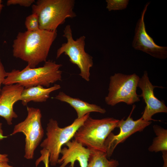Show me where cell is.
Returning a JSON list of instances; mask_svg holds the SVG:
<instances>
[{
	"instance_id": "obj_16",
	"label": "cell",
	"mask_w": 167,
	"mask_h": 167,
	"mask_svg": "<svg viewBox=\"0 0 167 167\" xmlns=\"http://www.w3.org/2000/svg\"><path fill=\"white\" fill-rule=\"evenodd\" d=\"M119 165L118 161L109 160L106 153L91 150L87 167H117Z\"/></svg>"
},
{
	"instance_id": "obj_10",
	"label": "cell",
	"mask_w": 167,
	"mask_h": 167,
	"mask_svg": "<svg viewBox=\"0 0 167 167\" xmlns=\"http://www.w3.org/2000/svg\"><path fill=\"white\" fill-rule=\"evenodd\" d=\"M150 3L148 2L145 5L137 22L132 46L135 49L142 51L156 58L165 59L167 57V47L156 45L146 30L144 17Z\"/></svg>"
},
{
	"instance_id": "obj_11",
	"label": "cell",
	"mask_w": 167,
	"mask_h": 167,
	"mask_svg": "<svg viewBox=\"0 0 167 167\" xmlns=\"http://www.w3.org/2000/svg\"><path fill=\"white\" fill-rule=\"evenodd\" d=\"M137 87L142 91L139 96L143 98L146 104L142 117L143 120L147 121L154 120L152 118V117L155 114L167 113V107L165 105L155 96L154 93L155 88L163 87L153 85L149 80L146 71L144 72L143 75L139 78Z\"/></svg>"
},
{
	"instance_id": "obj_13",
	"label": "cell",
	"mask_w": 167,
	"mask_h": 167,
	"mask_svg": "<svg viewBox=\"0 0 167 167\" xmlns=\"http://www.w3.org/2000/svg\"><path fill=\"white\" fill-rule=\"evenodd\" d=\"M65 145L67 147L61 149L62 156L58 161V163L61 164L59 167H65L69 163L70 167H74L76 161L79 162L80 167H87L91 150L75 139L69 141Z\"/></svg>"
},
{
	"instance_id": "obj_7",
	"label": "cell",
	"mask_w": 167,
	"mask_h": 167,
	"mask_svg": "<svg viewBox=\"0 0 167 167\" xmlns=\"http://www.w3.org/2000/svg\"><path fill=\"white\" fill-rule=\"evenodd\" d=\"M139 76L135 73L127 75L115 73L110 78L109 92L105 101L114 106L120 102L131 105L140 101L136 90Z\"/></svg>"
},
{
	"instance_id": "obj_17",
	"label": "cell",
	"mask_w": 167,
	"mask_h": 167,
	"mask_svg": "<svg viewBox=\"0 0 167 167\" xmlns=\"http://www.w3.org/2000/svg\"><path fill=\"white\" fill-rule=\"evenodd\" d=\"M153 127L156 136L154 138L148 151L155 152L167 151V130L156 125Z\"/></svg>"
},
{
	"instance_id": "obj_18",
	"label": "cell",
	"mask_w": 167,
	"mask_h": 167,
	"mask_svg": "<svg viewBox=\"0 0 167 167\" xmlns=\"http://www.w3.org/2000/svg\"><path fill=\"white\" fill-rule=\"evenodd\" d=\"M25 24L27 31H34L40 29L38 17L35 13H32L26 17Z\"/></svg>"
},
{
	"instance_id": "obj_26",
	"label": "cell",
	"mask_w": 167,
	"mask_h": 167,
	"mask_svg": "<svg viewBox=\"0 0 167 167\" xmlns=\"http://www.w3.org/2000/svg\"><path fill=\"white\" fill-rule=\"evenodd\" d=\"M2 1L1 0H0V15L2 9V8L3 7V5L2 3Z\"/></svg>"
},
{
	"instance_id": "obj_8",
	"label": "cell",
	"mask_w": 167,
	"mask_h": 167,
	"mask_svg": "<svg viewBox=\"0 0 167 167\" xmlns=\"http://www.w3.org/2000/svg\"><path fill=\"white\" fill-rule=\"evenodd\" d=\"M27 116L24 120L15 125L11 135L19 132L25 135L24 157L28 159L33 158L34 151L40 143L44 135L41 122L42 114L38 108L28 107Z\"/></svg>"
},
{
	"instance_id": "obj_5",
	"label": "cell",
	"mask_w": 167,
	"mask_h": 167,
	"mask_svg": "<svg viewBox=\"0 0 167 167\" xmlns=\"http://www.w3.org/2000/svg\"><path fill=\"white\" fill-rule=\"evenodd\" d=\"M89 116L88 113L81 118H77L71 124L63 128L59 127L56 120H49L46 129L47 137L40 146L49 152L52 166L58 164L62 146L74 137L77 131Z\"/></svg>"
},
{
	"instance_id": "obj_24",
	"label": "cell",
	"mask_w": 167,
	"mask_h": 167,
	"mask_svg": "<svg viewBox=\"0 0 167 167\" xmlns=\"http://www.w3.org/2000/svg\"><path fill=\"white\" fill-rule=\"evenodd\" d=\"M164 164L162 167H167V151L162 152Z\"/></svg>"
},
{
	"instance_id": "obj_25",
	"label": "cell",
	"mask_w": 167,
	"mask_h": 167,
	"mask_svg": "<svg viewBox=\"0 0 167 167\" xmlns=\"http://www.w3.org/2000/svg\"><path fill=\"white\" fill-rule=\"evenodd\" d=\"M7 161H0V167H13L9 165Z\"/></svg>"
},
{
	"instance_id": "obj_15",
	"label": "cell",
	"mask_w": 167,
	"mask_h": 167,
	"mask_svg": "<svg viewBox=\"0 0 167 167\" xmlns=\"http://www.w3.org/2000/svg\"><path fill=\"white\" fill-rule=\"evenodd\" d=\"M60 85L54 84L52 87L45 88L38 85L27 88H24L21 96L20 100L24 106L27 105L31 101L43 102L49 97L51 92L60 89Z\"/></svg>"
},
{
	"instance_id": "obj_23",
	"label": "cell",
	"mask_w": 167,
	"mask_h": 167,
	"mask_svg": "<svg viewBox=\"0 0 167 167\" xmlns=\"http://www.w3.org/2000/svg\"><path fill=\"white\" fill-rule=\"evenodd\" d=\"M2 123H0V140L6 138L7 136L3 135V131L2 129ZM8 155L6 154H0V161L8 162L9 159L7 157Z\"/></svg>"
},
{
	"instance_id": "obj_14",
	"label": "cell",
	"mask_w": 167,
	"mask_h": 167,
	"mask_svg": "<svg viewBox=\"0 0 167 167\" xmlns=\"http://www.w3.org/2000/svg\"><path fill=\"white\" fill-rule=\"evenodd\" d=\"M54 98L68 103L74 108L77 112L78 118H81L92 112H98L102 114L106 112L105 109L100 106L90 104L79 98L71 97L62 92H60Z\"/></svg>"
},
{
	"instance_id": "obj_20",
	"label": "cell",
	"mask_w": 167,
	"mask_h": 167,
	"mask_svg": "<svg viewBox=\"0 0 167 167\" xmlns=\"http://www.w3.org/2000/svg\"><path fill=\"white\" fill-rule=\"evenodd\" d=\"M41 156L36 160V166L37 167L39 163L41 161L45 164V167H49V154L48 151L45 149L43 148L40 151Z\"/></svg>"
},
{
	"instance_id": "obj_2",
	"label": "cell",
	"mask_w": 167,
	"mask_h": 167,
	"mask_svg": "<svg viewBox=\"0 0 167 167\" xmlns=\"http://www.w3.org/2000/svg\"><path fill=\"white\" fill-rule=\"evenodd\" d=\"M61 64L48 60L43 66L31 68L27 66L22 70L14 69L7 72L6 76L2 84L4 85L18 84L24 88L41 85L49 87L51 84L62 79Z\"/></svg>"
},
{
	"instance_id": "obj_3",
	"label": "cell",
	"mask_w": 167,
	"mask_h": 167,
	"mask_svg": "<svg viewBox=\"0 0 167 167\" xmlns=\"http://www.w3.org/2000/svg\"><path fill=\"white\" fill-rule=\"evenodd\" d=\"M75 3L74 0H38L32 5V12L38 16L40 29L56 31L66 19L76 16Z\"/></svg>"
},
{
	"instance_id": "obj_9",
	"label": "cell",
	"mask_w": 167,
	"mask_h": 167,
	"mask_svg": "<svg viewBox=\"0 0 167 167\" xmlns=\"http://www.w3.org/2000/svg\"><path fill=\"white\" fill-rule=\"evenodd\" d=\"M135 107V105H133L129 116L126 120L123 118L119 120L117 126V127L119 128L120 130L119 133L115 135L111 132L106 139L105 145L107 157L112 156L118 144L123 142L134 133L142 131L151 123V121H145L142 117L136 120H133L131 115Z\"/></svg>"
},
{
	"instance_id": "obj_21",
	"label": "cell",
	"mask_w": 167,
	"mask_h": 167,
	"mask_svg": "<svg viewBox=\"0 0 167 167\" xmlns=\"http://www.w3.org/2000/svg\"><path fill=\"white\" fill-rule=\"evenodd\" d=\"M34 0H8L6 2L7 6L19 5L21 6L29 7L35 2Z\"/></svg>"
},
{
	"instance_id": "obj_19",
	"label": "cell",
	"mask_w": 167,
	"mask_h": 167,
	"mask_svg": "<svg viewBox=\"0 0 167 167\" xmlns=\"http://www.w3.org/2000/svg\"><path fill=\"white\" fill-rule=\"evenodd\" d=\"M106 8L109 11L122 10L126 9L128 4V0H106Z\"/></svg>"
},
{
	"instance_id": "obj_4",
	"label": "cell",
	"mask_w": 167,
	"mask_h": 167,
	"mask_svg": "<svg viewBox=\"0 0 167 167\" xmlns=\"http://www.w3.org/2000/svg\"><path fill=\"white\" fill-rule=\"evenodd\" d=\"M119 120L111 117L95 119L89 116L75 132L74 139L91 150L106 153L105 140L117 127Z\"/></svg>"
},
{
	"instance_id": "obj_6",
	"label": "cell",
	"mask_w": 167,
	"mask_h": 167,
	"mask_svg": "<svg viewBox=\"0 0 167 167\" xmlns=\"http://www.w3.org/2000/svg\"><path fill=\"white\" fill-rule=\"evenodd\" d=\"M63 32L62 36L66 39L67 42L62 44L58 49L56 58L63 54L67 55L71 62L76 65L79 68V75L86 81H89L90 69L93 66V61L92 57L85 50V36H81L75 40L70 25L66 26Z\"/></svg>"
},
{
	"instance_id": "obj_22",
	"label": "cell",
	"mask_w": 167,
	"mask_h": 167,
	"mask_svg": "<svg viewBox=\"0 0 167 167\" xmlns=\"http://www.w3.org/2000/svg\"><path fill=\"white\" fill-rule=\"evenodd\" d=\"M7 72L5 70L4 66L0 59V96L1 89V85L3 84L6 76Z\"/></svg>"
},
{
	"instance_id": "obj_1",
	"label": "cell",
	"mask_w": 167,
	"mask_h": 167,
	"mask_svg": "<svg viewBox=\"0 0 167 167\" xmlns=\"http://www.w3.org/2000/svg\"><path fill=\"white\" fill-rule=\"evenodd\" d=\"M57 35V31L40 29L19 32L13 41V56L26 62L31 68H35L40 63L46 61Z\"/></svg>"
},
{
	"instance_id": "obj_12",
	"label": "cell",
	"mask_w": 167,
	"mask_h": 167,
	"mask_svg": "<svg viewBox=\"0 0 167 167\" xmlns=\"http://www.w3.org/2000/svg\"><path fill=\"white\" fill-rule=\"evenodd\" d=\"M24 88L18 84L5 85L1 89L0 96V116L4 118L9 125H12L13 118L18 115L14 111L13 106L20 100Z\"/></svg>"
}]
</instances>
